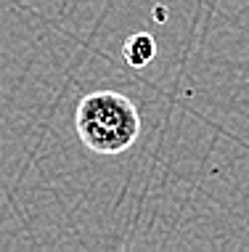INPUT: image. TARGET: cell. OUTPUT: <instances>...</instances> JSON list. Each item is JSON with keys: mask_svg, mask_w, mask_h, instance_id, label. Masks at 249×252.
<instances>
[{"mask_svg": "<svg viewBox=\"0 0 249 252\" xmlns=\"http://www.w3.org/2000/svg\"><path fill=\"white\" fill-rule=\"evenodd\" d=\"M75 127L93 154H122L140 135V114L122 93L96 91L77 104Z\"/></svg>", "mask_w": 249, "mask_h": 252, "instance_id": "1", "label": "cell"}, {"mask_svg": "<svg viewBox=\"0 0 249 252\" xmlns=\"http://www.w3.org/2000/svg\"><path fill=\"white\" fill-rule=\"evenodd\" d=\"M122 53H125V61H127V64L136 66V69H140V66L151 64V59L157 56V43H154L151 35L138 32V35H130V37L125 40Z\"/></svg>", "mask_w": 249, "mask_h": 252, "instance_id": "2", "label": "cell"}]
</instances>
